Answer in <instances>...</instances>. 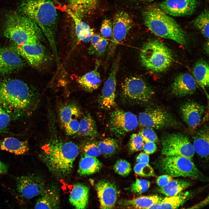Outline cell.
<instances>
[{
  "label": "cell",
  "instance_id": "6da1fadb",
  "mask_svg": "<svg viewBox=\"0 0 209 209\" xmlns=\"http://www.w3.org/2000/svg\"><path fill=\"white\" fill-rule=\"evenodd\" d=\"M34 93L24 82L17 79L0 80V105L11 116H28L37 101Z\"/></svg>",
  "mask_w": 209,
  "mask_h": 209
},
{
  "label": "cell",
  "instance_id": "7a4b0ae2",
  "mask_svg": "<svg viewBox=\"0 0 209 209\" xmlns=\"http://www.w3.org/2000/svg\"><path fill=\"white\" fill-rule=\"evenodd\" d=\"M42 149L40 158L51 172L59 176L70 173L79 152L78 147L73 142L57 139L50 140Z\"/></svg>",
  "mask_w": 209,
  "mask_h": 209
},
{
  "label": "cell",
  "instance_id": "3957f363",
  "mask_svg": "<svg viewBox=\"0 0 209 209\" xmlns=\"http://www.w3.org/2000/svg\"><path fill=\"white\" fill-rule=\"evenodd\" d=\"M21 13L33 21L46 37L57 55L55 37L57 12L51 0H23L20 3Z\"/></svg>",
  "mask_w": 209,
  "mask_h": 209
},
{
  "label": "cell",
  "instance_id": "277c9868",
  "mask_svg": "<svg viewBox=\"0 0 209 209\" xmlns=\"http://www.w3.org/2000/svg\"><path fill=\"white\" fill-rule=\"evenodd\" d=\"M143 15L145 25L154 35L173 40L183 46L187 45V38L183 30L159 6H149L144 10Z\"/></svg>",
  "mask_w": 209,
  "mask_h": 209
},
{
  "label": "cell",
  "instance_id": "5b68a950",
  "mask_svg": "<svg viewBox=\"0 0 209 209\" xmlns=\"http://www.w3.org/2000/svg\"><path fill=\"white\" fill-rule=\"evenodd\" d=\"M3 35L15 44L23 45L40 42L44 35L38 26L23 14L11 13L6 17Z\"/></svg>",
  "mask_w": 209,
  "mask_h": 209
},
{
  "label": "cell",
  "instance_id": "8992f818",
  "mask_svg": "<svg viewBox=\"0 0 209 209\" xmlns=\"http://www.w3.org/2000/svg\"><path fill=\"white\" fill-rule=\"evenodd\" d=\"M140 58L144 66L156 72L166 70L173 60L170 49L163 43L157 40L149 41L145 44L140 51Z\"/></svg>",
  "mask_w": 209,
  "mask_h": 209
},
{
  "label": "cell",
  "instance_id": "52a82bcc",
  "mask_svg": "<svg viewBox=\"0 0 209 209\" xmlns=\"http://www.w3.org/2000/svg\"><path fill=\"white\" fill-rule=\"evenodd\" d=\"M156 165L161 172L172 177L200 179L202 176L191 160L183 156H165L159 159Z\"/></svg>",
  "mask_w": 209,
  "mask_h": 209
},
{
  "label": "cell",
  "instance_id": "ba28073f",
  "mask_svg": "<svg viewBox=\"0 0 209 209\" xmlns=\"http://www.w3.org/2000/svg\"><path fill=\"white\" fill-rule=\"evenodd\" d=\"M161 146L162 153L165 156H180L191 160L194 154L189 138L181 133L164 135L161 138Z\"/></svg>",
  "mask_w": 209,
  "mask_h": 209
},
{
  "label": "cell",
  "instance_id": "9c48e42d",
  "mask_svg": "<svg viewBox=\"0 0 209 209\" xmlns=\"http://www.w3.org/2000/svg\"><path fill=\"white\" fill-rule=\"evenodd\" d=\"M138 119L142 126L157 129L175 127L177 125L171 114L158 107L148 108L140 113Z\"/></svg>",
  "mask_w": 209,
  "mask_h": 209
},
{
  "label": "cell",
  "instance_id": "30bf717a",
  "mask_svg": "<svg viewBox=\"0 0 209 209\" xmlns=\"http://www.w3.org/2000/svg\"><path fill=\"white\" fill-rule=\"evenodd\" d=\"M124 96L132 100L138 102H148L151 99L153 92L144 80L138 76L126 78L121 85Z\"/></svg>",
  "mask_w": 209,
  "mask_h": 209
},
{
  "label": "cell",
  "instance_id": "8fae6325",
  "mask_svg": "<svg viewBox=\"0 0 209 209\" xmlns=\"http://www.w3.org/2000/svg\"><path fill=\"white\" fill-rule=\"evenodd\" d=\"M112 23L111 39L108 47L106 62L113 55L118 44L126 37L132 27L133 21L127 13L122 11L116 14Z\"/></svg>",
  "mask_w": 209,
  "mask_h": 209
},
{
  "label": "cell",
  "instance_id": "7c38bea8",
  "mask_svg": "<svg viewBox=\"0 0 209 209\" xmlns=\"http://www.w3.org/2000/svg\"><path fill=\"white\" fill-rule=\"evenodd\" d=\"M138 124L137 117L131 112L116 109L112 112L110 115V128L116 136L124 135L135 129Z\"/></svg>",
  "mask_w": 209,
  "mask_h": 209
},
{
  "label": "cell",
  "instance_id": "4fadbf2b",
  "mask_svg": "<svg viewBox=\"0 0 209 209\" xmlns=\"http://www.w3.org/2000/svg\"><path fill=\"white\" fill-rule=\"evenodd\" d=\"M16 186L17 190L21 196L27 199L40 195L46 188L43 180L34 174L17 178Z\"/></svg>",
  "mask_w": 209,
  "mask_h": 209
},
{
  "label": "cell",
  "instance_id": "5bb4252c",
  "mask_svg": "<svg viewBox=\"0 0 209 209\" xmlns=\"http://www.w3.org/2000/svg\"><path fill=\"white\" fill-rule=\"evenodd\" d=\"M198 5V0H165L159 3L158 6L170 16L182 17L193 14Z\"/></svg>",
  "mask_w": 209,
  "mask_h": 209
},
{
  "label": "cell",
  "instance_id": "9a60e30c",
  "mask_svg": "<svg viewBox=\"0 0 209 209\" xmlns=\"http://www.w3.org/2000/svg\"><path fill=\"white\" fill-rule=\"evenodd\" d=\"M119 63L118 57L114 60L109 75L103 85L99 100L102 108L109 109L116 105V75Z\"/></svg>",
  "mask_w": 209,
  "mask_h": 209
},
{
  "label": "cell",
  "instance_id": "2e32d148",
  "mask_svg": "<svg viewBox=\"0 0 209 209\" xmlns=\"http://www.w3.org/2000/svg\"><path fill=\"white\" fill-rule=\"evenodd\" d=\"M12 48L33 67H39L45 60L46 51L39 42L23 45L15 44Z\"/></svg>",
  "mask_w": 209,
  "mask_h": 209
},
{
  "label": "cell",
  "instance_id": "e0dca14e",
  "mask_svg": "<svg viewBox=\"0 0 209 209\" xmlns=\"http://www.w3.org/2000/svg\"><path fill=\"white\" fill-rule=\"evenodd\" d=\"M24 65L21 56L13 48L0 47V73L7 75L16 72Z\"/></svg>",
  "mask_w": 209,
  "mask_h": 209
},
{
  "label": "cell",
  "instance_id": "ac0fdd59",
  "mask_svg": "<svg viewBox=\"0 0 209 209\" xmlns=\"http://www.w3.org/2000/svg\"><path fill=\"white\" fill-rule=\"evenodd\" d=\"M95 188L102 209H111L116 205L118 191L116 185L104 180L99 181L96 184Z\"/></svg>",
  "mask_w": 209,
  "mask_h": 209
},
{
  "label": "cell",
  "instance_id": "d6986e66",
  "mask_svg": "<svg viewBox=\"0 0 209 209\" xmlns=\"http://www.w3.org/2000/svg\"><path fill=\"white\" fill-rule=\"evenodd\" d=\"M205 107L193 101H187L181 106L180 111L183 121L194 128L200 124L205 111Z\"/></svg>",
  "mask_w": 209,
  "mask_h": 209
},
{
  "label": "cell",
  "instance_id": "ffe728a7",
  "mask_svg": "<svg viewBox=\"0 0 209 209\" xmlns=\"http://www.w3.org/2000/svg\"><path fill=\"white\" fill-rule=\"evenodd\" d=\"M197 87L196 81L191 75L182 73L175 78L171 89L174 95L181 97L193 94L196 91Z\"/></svg>",
  "mask_w": 209,
  "mask_h": 209
},
{
  "label": "cell",
  "instance_id": "44dd1931",
  "mask_svg": "<svg viewBox=\"0 0 209 209\" xmlns=\"http://www.w3.org/2000/svg\"><path fill=\"white\" fill-rule=\"evenodd\" d=\"M35 209H55L60 207V200L58 190L55 187L46 188L40 195Z\"/></svg>",
  "mask_w": 209,
  "mask_h": 209
},
{
  "label": "cell",
  "instance_id": "7402d4cb",
  "mask_svg": "<svg viewBox=\"0 0 209 209\" xmlns=\"http://www.w3.org/2000/svg\"><path fill=\"white\" fill-rule=\"evenodd\" d=\"M89 194V189L87 186L81 183H76L70 194L69 202L76 209H85L88 203Z\"/></svg>",
  "mask_w": 209,
  "mask_h": 209
},
{
  "label": "cell",
  "instance_id": "603a6c76",
  "mask_svg": "<svg viewBox=\"0 0 209 209\" xmlns=\"http://www.w3.org/2000/svg\"><path fill=\"white\" fill-rule=\"evenodd\" d=\"M100 65V62L97 61L95 69L84 74L78 79V83L85 91L92 92L98 89L100 85L101 76L98 71Z\"/></svg>",
  "mask_w": 209,
  "mask_h": 209
},
{
  "label": "cell",
  "instance_id": "cb8c5ba5",
  "mask_svg": "<svg viewBox=\"0 0 209 209\" xmlns=\"http://www.w3.org/2000/svg\"><path fill=\"white\" fill-rule=\"evenodd\" d=\"M209 129L206 127L198 130L193 137V145L194 152L202 157L209 154Z\"/></svg>",
  "mask_w": 209,
  "mask_h": 209
},
{
  "label": "cell",
  "instance_id": "d4e9b609",
  "mask_svg": "<svg viewBox=\"0 0 209 209\" xmlns=\"http://www.w3.org/2000/svg\"><path fill=\"white\" fill-rule=\"evenodd\" d=\"M29 147L26 140L22 141L13 137H7L0 140V150L6 151L16 155L26 154Z\"/></svg>",
  "mask_w": 209,
  "mask_h": 209
},
{
  "label": "cell",
  "instance_id": "484cf974",
  "mask_svg": "<svg viewBox=\"0 0 209 209\" xmlns=\"http://www.w3.org/2000/svg\"><path fill=\"white\" fill-rule=\"evenodd\" d=\"M99 0H68L69 9L73 13L81 18L95 9Z\"/></svg>",
  "mask_w": 209,
  "mask_h": 209
},
{
  "label": "cell",
  "instance_id": "4316f807",
  "mask_svg": "<svg viewBox=\"0 0 209 209\" xmlns=\"http://www.w3.org/2000/svg\"><path fill=\"white\" fill-rule=\"evenodd\" d=\"M102 167V163L96 157L83 154L79 164L78 173L81 176H86L96 173Z\"/></svg>",
  "mask_w": 209,
  "mask_h": 209
},
{
  "label": "cell",
  "instance_id": "83f0119b",
  "mask_svg": "<svg viewBox=\"0 0 209 209\" xmlns=\"http://www.w3.org/2000/svg\"><path fill=\"white\" fill-rule=\"evenodd\" d=\"M66 11L72 18L75 25V31L78 40L84 42L90 41L94 33L93 30L81 19L73 13L68 9Z\"/></svg>",
  "mask_w": 209,
  "mask_h": 209
},
{
  "label": "cell",
  "instance_id": "f1b7e54d",
  "mask_svg": "<svg viewBox=\"0 0 209 209\" xmlns=\"http://www.w3.org/2000/svg\"><path fill=\"white\" fill-rule=\"evenodd\" d=\"M162 199L156 195L141 196L132 199L125 200L124 202V204L127 208L149 209Z\"/></svg>",
  "mask_w": 209,
  "mask_h": 209
},
{
  "label": "cell",
  "instance_id": "f546056e",
  "mask_svg": "<svg viewBox=\"0 0 209 209\" xmlns=\"http://www.w3.org/2000/svg\"><path fill=\"white\" fill-rule=\"evenodd\" d=\"M188 195V193L178 194L172 197H167L156 203L149 209H176L178 208L186 201Z\"/></svg>",
  "mask_w": 209,
  "mask_h": 209
},
{
  "label": "cell",
  "instance_id": "4dcf8cb0",
  "mask_svg": "<svg viewBox=\"0 0 209 209\" xmlns=\"http://www.w3.org/2000/svg\"><path fill=\"white\" fill-rule=\"evenodd\" d=\"M209 68L208 63L202 60L197 62L193 68V73L194 78L203 88L209 87Z\"/></svg>",
  "mask_w": 209,
  "mask_h": 209
},
{
  "label": "cell",
  "instance_id": "1f68e13d",
  "mask_svg": "<svg viewBox=\"0 0 209 209\" xmlns=\"http://www.w3.org/2000/svg\"><path fill=\"white\" fill-rule=\"evenodd\" d=\"M190 182L181 179H174L167 185L160 187L158 191L167 197L176 196L190 186Z\"/></svg>",
  "mask_w": 209,
  "mask_h": 209
},
{
  "label": "cell",
  "instance_id": "d6a6232c",
  "mask_svg": "<svg viewBox=\"0 0 209 209\" xmlns=\"http://www.w3.org/2000/svg\"><path fill=\"white\" fill-rule=\"evenodd\" d=\"M78 135L82 136L95 137L98 132L95 120L89 114L85 115L81 120Z\"/></svg>",
  "mask_w": 209,
  "mask_h": 209
},
{
  "label": "cell",
  "instance_id": "836d02e7",
  "mask_svg": "<svg viewBox=\"0 0 209 209\" xmlns=\"http://www.w3.org/2000/svg\"><path fill=\"white\" fill-rule=\"evenodd\" d=\"M81 114L78 107L74 103L66 105L60 109L59 117L63 127L72 119L79 117Z\"/></svg>",
  "mask_w": 209,
  "mask_h": 209
},
{
  "label": "cell",
  "instance_id": "e575fe53",
  "mask_svg": "<svg viewBox=\"0 0 209 209\" xmlns=\"http://www.w3.org/2000/svg\"><path fill=\"white\" fill-rule=\"evenodd\" d=\"M91 41L88 52L90 55L102 56L104 54L108 45V42L98 34H94Z\"/></svg>",
  "mask_w": 209,
  "mask_h": 209
},
{
  "label": "cell",
  "instance_id": "d590c367",
  "mask_svg": "<svg viewBox=\"0 0 209 209\" xmlns=\"http://www.w3.org/2000/svg\"><path fill=\"white\" fill-rule=\"evenodd\" d=\"M209 11L205 9L194 19V26L202 33L208 40L209 39Z\"/></svg>",
  "mask_w": 209,
  "mask_h": 209
},
{
  "label": "cell",
  "instance_id": "8d00e7d4",
  "mask_svg": "<svg viewBox=\"0 0 209 209\" xmlns=\"http://www.w3.org/2000/svg\"><path fill=\"white\" fill-rule=\"evenodd\" d=\"M101 154L105 156L113 155L118 149L117 141L115 139L108 138L99 142L97 144Z\"/></svg>",
  "mask_w": 209,
  "mask_h": 209
},
{
  "label": "cell",
  "instance_id": "74e56055",
  "mask_svg": "<svg viewBox=\"0 0 209 209\" xmlns=\"http://www.w3.org/2000/svg\"><path fill=\"white\" fill-rule=\"evenodd\" d=\"M134 170L135 173L140 176L149 177L155 175L153 169L149 163H137Z\"/></svg>",
  "mask_w": 209,
  "mask_h": 209
},
{
  "label": "cell",
  "instance_id": "f35d334b",
  "mask_svg": "<svg viewBox=\"0 0 209 209\" xmlns=\"http://www.w3.org/2000/svg\"><path fill=\"white\" fill-rule=\"evenodd\" d=\"M150 185V182L147 180L137 179L131 185L130 190L133 193L140 194L147 191Z\"/></svg>",
  "mask_w": 209,
  "mask_h": 209
},
{
  "label": "cell",
  "instance_id": "ab89813d",
  "mask_svg": "<svg viewBox=\"0 0 209 209\" xmlns=\"http://www.w3.org/2000/svg\"><path fill=\"white\" fill-rule=\"evenodd\" d=\"M114 169L118 174L122 176H126L131 170L130 164L126 160L120 159L117 161L114 166Z\"/></svg>",
  "mask_w": 209,
  "mask_h": 209
},
{
  "label": "cell",
  "instance_id": "60d3db41",
  "mask_svg": "<svg viewBox=\"0 0 209 209\" xmlns=\"http://www.w3.org/2000/svg\"><path fill=\"white\" fill-rule=\"evenodd\" d=\"M144 141L139 134H133L130 136L129 148L132 152H136L143 149Z\"/></svg>",
  "mask_w": 209,
  "mask_h": 209
},
{
  "label": "cell",
  "instance_id": "b9f144b4",
  "mask_svg": "<svg viewBox=\"0 0 209 209\" xmlns=\"http://www.w3.org/2000/svg\"><path fill=\"white\" fill-rule=\"evenodd\" d=\"M11 120V116L0 105V133L5 132L8 129Z\"/></svg>",
  "mask_w": 209,
  "mask_h": 209
},
{
  "label": "cell",
  "instance_id": "7bdbcfd3",
  "mask_svg": "<svg viewBox=\"0 0 209 209\" xmlns=\"http://www.w3.org/2000/svg\"><path fill=\"white\" fill-rule=\"evenodd\" d=\"M84 155L87 156L96 157L99 156L101 153L97 144L94 143H88L83 148Z\"/></svg>",
  "mask_w": 209,
  "mask_h": 209
},
{
  "label": "cell",
  "instance_id": "ee69618b",
  "mask_svg": "<svg viewBox=\"0 0 209 209\" xmlns=\"http://www.w3.org/2000/svg\"><path fill=\"white\" fill-rule=\"evenodd\" d=\"M138 134L142 137L145 143L150 142H155L158 140L157 135L152 128L146 127L141 130Z\"/></svg>",
  "mask_w": 209,
  "mask_h": 209
},
{
  "label": "cell",
  "instance_id": "f6af8a7d",
  "mask_svg": "<svg viewBox=\"0 0 209 209\" xmlns=\"http://www.w3.org/2000/svg\"><path fill=\"white\" fill-rule=\"evenodd\" d=\"M80 125V122L75 119H73L64 127L67 135L72 136L78 133Z\"/></svg>",
  "mask_w": 209,
  "mask_h": 209
},
{
  "label": "cell",
  "instance_id": "bcb514c9",
  "mask_svg": "<svg viewBox=\"0 0 209 209\" xmlns=\"http://www.w3.org/2000/svg\"><path fill=\"white\" fill-rule=\"evenodd\" d=\"M100 31L103 37L108 38L111 37L112 32V24L110 19H106L103 21Z\"/></svg>",
  "mask_w": 209,
  "mask_h": 209
},
{
  "label": "cell",
  "instance_id": "7dc6e473",
  "mask_svg": "<svg viewBox=\"0 0 209 209\" xmlns=\"http://www.w3.org/2000/svg\"><path fill=\"white\" fill-rule=\"evenodd\" d=\"M173 179V177L169 175H163L158 177L156 183L160 187H162L167 185Z\"/></svg>",
  "mask_w": 209,
  "mask_h": 209
},
{
  "label": "cell",
  "instance_id": "c3c4849f",
  "mask_svg": "<svg viewBox=\"0 0 209 209\" xmlns=\"http://www.w3.org/2000/svg\"><path fill=\"white\" fill-rule=\"evenodd\" d=\"M145 153L149 154L154 153L157 149V147L154 142H150L145 143L143 148Z\"/></svg>",
  "mask_w": 209,
  "mask_h": 209
},
{
  "label": "cell",
  "instance_id": "681fc988",
  "mask_svg": "<svg viewBox=\"0 0 209 209\" xmlns=\"http://www.w3.org/2000/svg\"><path fill=\"white\" fill-rule=\"evenodd\" d=\"M137 163H149V154L143 152L140 153L136 158Z\"/></svg>",
  "mask_w": 209,
  "mask_h": 209
},
{
  "label": "cell",
  "instance_id": "f907efd6",
  "mask_svg": "<svg viewBox=\"0 0 209 209\" xmlns=\"http://www.w3.org/2000/svg\"><path fill=\"white\" fill-rule=\"evenodd\" d=\"M8 169L7 165L0 160V174H6Z\"/></svg>",
  "mask_w": 209,
  "mask_h": 209
},
{
  "label": "cell",
  "instance_id": "816d5d0a",
  "mask_svg": "<svg viewBox=\"0 0 209 209\" xmlns=\"http://www.w3.org/2000/svg\"><path fill=\"white\" fill-rule=\"evenodd\" d=\"M208 198L207 199V198L206 199L204 200L202 202H200L199 203H198V204L194 206H193V207L190 208H199L200 207H202L204 206H205L207 204V203H208Z\"/></svg>",
  "mask_w": 209,
  "mask_h": 209
},
{
  "label": "cell",
  "instance_id": "f5cc1de1",
  "mask_svg": "<svg viewBox=\"0 0 209 209\" xmlns=\"http://www.w3.org/2000/svg\"><path fill=\"white\" fill-rule=\"evenodd\" d=\"M136 0L141 1H146V2H151V1H156V0Z\"/></svg>",
  "mask_w": 209,
  "mask_h": 209
}]
</instances>
